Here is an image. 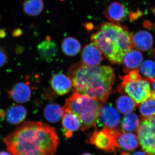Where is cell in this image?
Segmentation results:
<instances>
[{
  "label": "cell",
  "mask_w": 155,
  "mask_h": 155,
  "mask_svg": "<svg viewBox=\"0 0 155 155\" xmlns=\"http://www.w3.org/2000/svg\"><path fill=\"white\" fill-rule=\"evenodd\" d=\"M143 25L145 28H150L151 27V22L148 21V20H146L145 21L143 22Z\"/></svg>",
  "instance_id": "4dcf8cb0"
},
{
  "label": "cell",
  "mask_w": 155,
  "mask_h": 155,
  "mask_svg": "<svg viewBox=\"0 0 155 155\" xmlns=\"http://www.w3.org/2000/svg\"><path fill=\"white\" fill-rule=\"evenodd\" d=\"M120 123L121 116L116 108L110 104L102 105L97 124L111 130H118Z\"/></svg>",
  "instance_id": "ba28073f"
},
{
  "label": "cell",
  "mask_w": 155,
  "mask_h": 155,
  "mask_svg": "<svg viewBox=\"0 0 155 155\" xmlns=\"http://www.w3.org/2000/svg\"><path fill=\"white\" fill-rule=\"evenodd\" d=\"M139 105L140 112L143 118L155 116V98L150 97Z\"/></svg>",
  "instance_id": "cb8c5ba5"
},
{
  "label": "cell",
  "mask_w": 155,
  "mask_h": 155,
  "mask_svg": "<svg viewBox=\"0 0 155 155\" xmlns=\"http://www.w3.org/2000/svg\"><path fill=\"white\" fill-rule=\"evenodd\" d=\"M106 18L114 22H118L124 19L126 16V10L121 3L114 2L109 4L104 11Z\"/></svg>",
  "instance_id": "e0dca14e"
},
{
  "label": "cell",
  "mask_w": 155,
  "mask_h": 155,
  "mask_svg": "<svg viewBox=\"0 0 155 155\" xmlns=\"http://www.w3.org/2000/svg\"><path fill=\"white\" fill-rule=\"evenodd\" d=\"M143 61V56L140 51L137 49L130 50L125 54L123 58L124 71L128 73L131 70L139 69Z\"/></svg>",
  "instance_id": "5bb4252c"
},
{
  "label": "cell",
  "mask_w": 155,
  "mask_h": 155,
  "mask_svg": "<svg viewBox=\"0 0 155 155\" xmlns=\"http://www.w3.org/2000/svg\"><path fill=\"white\" fill-rule=\"evenodd\" d=\"M60 1H64V0H60Z\"/></svg>",
  "instance_id": "e575fe53"
},
{
  "label": "cell",
  "mask_w": 155,
  "mask_h": 155,
  "mask_svg": "<svg viewBox=\"0 0 155 155\" xmlns=\"http://www.w3.org/2000/svg\"><path fill=\"white\" fill-rule=\"evenodd\" d=\"M13 155H54L59 144L55 128L38 121H25L4 139Z\"/></svg>",
  "instance_id": "6da1fadb"
},
{
  "label": "cell",
  "mask_w": 155,
  "mask_h": 155,
  "mask_svg": "<svg viewBox=\"0 0 155 155\" xmlns=\"http://www.w3.org/2000/svg\"><path fill=\"white\" fill-rule=\"evenodd\" d=\"M6 33L5 29H1L0 30V38H4L6 36Z\"/></svg>",
  "instance_id": "1f68e13d"
},
{
  "label": "cell",
  "mask_w": 155,
  "mask_h": 155,
  "mask_svg": "<svg viewBox=\"0 0 155 155\" xmlns=\"http://www.w3.org/2000/svg\"><path fill=\"white\" fill-rule=\"evenodd\" d=\"M119 149L125 151H132L137 148L139 142L137 136L131 132L119 131L117 137Z\"/></svg>",
  "instance_id": "4fadbf2b"
},
{
  "label": "cell",
  "mask_w": 155,
  "mask_h": 155,
  "mask_svg": "<svg viewBox=\"0 0 155 155\" xmlns=\"http://www.w3.org/2000/svg\"><path fill=\"white\" fill-rule=\"evenodd\" d=\"M84 25L86 27L87 29L88 30H92L94 28V27L92 23H86Z\"/></svg>",
  "instance_id": "f546056e"
},
{
  "label": "cell",
  "mask_w": 155,
  "mask_h": 155,
  "mask_svg": "<svg viewBox=\"0 0 155 155\" xmlns=\"http://www.w3.org/2000/svg\"><path fill=\"white\" fill-rule=\"evenodd\" d=\"M67 75L72 81L73 93L101 102L107 100L115 81L114 69L110 66L91 67L82 62L72 65Z\"/></svg>",
  "instance_id": "7a4b0ae2"
},
{
  "label": "cell",
  "mask_w": 155,
  "mask_h": 155,
  "mask_svg": "<svg viewBox=\"0 0 155 155\" xmlns=\"http://www.w3.org/2000/svg\"><path fill=\"white\" fill-rule=\"evenodd\" d=\"M27 115V110L25 107L21 105L14 104L7 109L5 116L9 124L17 125L22 123Z\"/></svg>",
  "instance_id": "7c38bea8"
},
{
  "label": "cell",
  "mask_w": 155,
  "mask_h": 155,
  "mask_svg": "<svg viewBox=\"0 0 155 155\" xmlns=\"http://www.w3.org/2000/svg\"><path fill=\"white\" fill-rule=\"evenodd\" d=\"M120 78L122 81L118 87V92L127 94L137 106L150 97L152 91L150 82L147 78L142 77L139 69L131 70Z\"/></svg>",
  "instance_id": "5b68a950"
},
{
  "label": "cell",
  "mask_w": 155,
  "mask_h": 155,
  "mask_svg": "<svg viewBox=\"0 0 155 155\" xmlns=\"http://www.w3.org/2000/svg\"><path fill=\"white\" fill-rule=\"evenodd\" d=\"M81 45L77 39L72 37L64 39L61 45L63 52L69 56L76 55L80 51Z\"/></svg>",
  "instance_id": "7402d4cb"
},
{
  "label": "cell",
  "mask_w": 155,
  "mask_h": 155,
  "mask_svg": "<svg viewBox=\"0 0 155 155\" xmlns=\"http://www.w3.org/2000/svg\"><path fill=\"white\" fill-rule=\"evenodd\" d=\"M22 8L25 14L31 17H35L43 11L44 3L43 0H24Z\"/></svg>",
  "instance_id": "ffe728a7"
},
{
  "label": "cell",
  "mask_w": 155,
  "mask_h": 155,
  "mask_svg": "<svg viewBox=\"0 0 155 155\" xmlns=\"http://www.w3.org/2000/svg\"><path fill=\"white\" fill-rule=\"evenodd\" d=\"M37 49L41 59L48 63L51 62L58 53V48L54 42L50 38L39 44Z\"/></svg>",
  "instance_id": "2e32d148"
},
{
  "label": "cell",
  "mask_w": 155,
  "mask_h": 155,
  "mask_svg": "<svg viewBox=\"0 0 155 155\" xmlns=\"http://www.w3.org/2000/svg\"><path fill=\"white\" fill-rule=\"evenodd\" d=\"M120 130H113L104 127L102 130H96L87 137V143L94 145L98 149L107 153H113L116 155L119 149L117 137Z\"/></svg>",
  "instance_id": "8992f818"
},
{
  "label": "cell",
  "mask_w": 155,
  "mask_h": 155,
  "mask_svg": "<svg viewBox=\"0 0 155 155\" xmlns=\"http://www.w3.org/2000/svg\"><path fill=\"white\" fill-rule=\"evenodd\" d=\"M132 36L127 26L107 22L100 25L91 40L112 64H121L125 54L134 48Z\"/></svg>",
  "instance_id": "3957f363"
},
{
  "label": "cell",
  "mask_w": 155,
  "mask_h": 155,
  "mask_svg": "<svg viewBox=\"0 0 155 155\" xmlns=\"http://www.w3.org/2000/svg\"><path fill=\"white\" fill-rule=\"evenodd\" d=\"M64 114L63 107L55 103L47 105L44 110L45 118L51 123H56L62 119Z\"/></svg>",
  "instance_id": "d6986e66"
},
{
  "label": "cell",
  "mask_w": 155,
  "mask_h": 155,
  "mask_svg": "<svg viewBox=\"0 0 155 155\" xmlns=\"http://www.w3.org/2000/svg\"><path fill=\"white\" fill-rule=\"evenodd\" d=\"M22 33H23V31L22 29L19 28H16L12 31V35L14 37H17L21 36Z\"/></svg>",
  "instance_id": "f1b7e54d"
},
{
  "label": "cell",
  "mask_w": 155,
  "mask_h": 155,
  "mask_svg": "<svg viewBox=\"0 0 155 155\" xmlns=\"http://www.w3.org/2000/svg\"><path fill=\"white\" fill-rule=\"evenodd\" d=\"M81 58L83 64L91 67L99 66L104 60L102 53L92 43L86 45L84 48Z\"/></svg>",
  "instance_id": "9c48e42d"
},
{
  "label": "cell",
  "mask_w": 155,
  "mask_h": 155,
  "mask_svg": "<svg viewBox=\"0 0 155 155\" xmlns=\"http://www.w3.org/2000/svg\"><path fill=\"white\" fill-rule=\"evenodd\" d=\"M121 155H147L146 153L144 152L141 151H138L135 152L130 153L127 152L126 151L123 152L121 153Z\"/></svg>",
  "instance_id": "83f0119b"
},
{
  "label": "cell",
  "mask_w": 155,
  "mask_h": 155,
  "mask_svg": "<svg viewBox=\"0 0 155 155\" xmlns=\"http://www.w3.org/2000/svg\"><path fill=\"white\" fill-rule=\"evenodd\" d=\"M116 106L120 113L126 114L134 110L137 105L130 97L124 95L117 99Z\"/></svg>",
  "instance_id": "603a6c76"
},
{
  "label": "cell",
  "mask_w": 155,
  "mask_h": 155,
  "mask_svg": "<svg viewBox=\"0 0 155 155\" xmlns=\"http://www.w3.org/2000/svg\"><path fill=\"white\" fill-rule=\"evenodd\" d=\"M64 114L62 118V126L65 130L66 137L70 138L73 132L80 128V120L76 115L72 113H65Z\"/></svg>",
  "instance_id": "ac0fdd59"
},
{
  "label": "cell",
  "mask_w": 155,
  "mask_h": 155,
  "mask_svg": "<svg viewBox=\"0 0 155 155\" xmlns=\"http://www.w3.org/2000/svg\"><path fill=\"white\" fill-rule=\"evenodd\" d=\"M52 88L59 95H64L69 93L72 88V82L69 78L63 73L53 75L51 79Z\"/></svg>",
  "instance_id": "8fae6325"
},
{
  "label": "cell",
  "mask_w": 155,
  "mask_h": 155,
  "mask_svg": "<svg viewBox=\"0 0 155 155\" xmlns=\"http://www.w3.org/2000/svg\"><path fill=\"white\" fill-rule=\"evenodd\" d=\"M81 155H93L91 154L90 153H84L82 154Z\"/></svg>",
  "instance_id": "836d02e7"
},
{
  "label": "cell",
  "mask_w": 155,
  "mask_h": 155,
  "mask_svg": "<svg viewBox=\"0 0 155 155\" xmlns=\"http://www.w3.org/2000/svg\"><path fill=\"white\" fill-rule=\"evenodd\" d=\"M8 60L7 53L5 49L0 47V67L5 66Z\"/></svg>",
  "instance_id": "484cf974"
},
{
  "label": "cell",
  "mask_w": 155,
  "mask_h": 155,
  "mask_svg": "<svg viewBox=\"0 0 155 155\" xmlns=\"http://www.w3.org/2000/svg\"><path fill=\"white\" fill-rule=\"evenodd\" d=\"M137 130L139 143L147 155H155V116L140 118Z\"/></svg>",
  "instance_id": "52a82bcc"
},
{
  "label": "cell",
  "mask_w": 155,
  "mask_h": 155,
  "mask_svg": "<svg viewBox=\"0 0 155 155\" xmlns=\"http://www.w3.org/2000/svg\"><path fill=\"white\" fill-rule=\"evenodd\" d=\"M140 119L135 113L125 114L121 122V127L124 131L136 132L140 123Z\"/></svg>",
  "instance_id": "44dd1931"
},
{
  "label": "cell",
  "mask_w": 155,
  "mask_h": 155,
  "mask_svg": "<svg viewBox=\"0 0 155 155\" xmlns=\"http://www.w3.org/2000/svg\"><path fill=\"white\" fill-rule=\"evenodd\" d=\"M11 99L16 103L27 102L31 97V90L28 83L20 82L16 83L8 91Z\"/></svg>",
  "instance_id": "30bf717a"
},
{
  "label": "cell",
  "mask_w": 155,
  "mask_h": 155,
  "mask_svg": "<svg viewBox=\"0 0 155 155\" xmlns=\"http://www.w3.org/2000/svg\"><path fill=\"white\" fill-rule=\"evenodd\" d=\"M142 74L147 79L154 78L155 63L151 60H146L142 64L140 68Z\"/></svg>",
  "instance_id": "d4e9b609"
},
{
  "label": "cell",
  "mask_w": 155,
  "mask_h": 155,
  "mask_svg": "<svg viewBox=\"0 0 155 155\" xmlns=\"http://www.w3.org/2000/svg\"><path fill=\"white\" fill-rule=\"evenodd\" d=\"M134 47L143 51H147L153 47V39L151 34L147 31H137L132 35Z\"/></svg>",
  "instance_id": "9a60e30c"
},
{
  "label": "cell",
  "mask_w": 155,
  "mask_h": 155,
  "mask_svg": "<svg viewBox=\"0 0 155 155\" xmlns=\"http://www.w3.org/2000/svg\"><path fill=\"white\" fill-rule=\"evenodd\" d=\"M100 101L85 95L74 93L66 100L63 107L64 113H70L78 117L81 130L96 127L102 104Z\"/></svg>",
  "instance_id": "277c9868"
},
{
  "label": "cell",
  "mask_w": 155,
  "mask_h": 155,
  "mask_svg": "<svg viewBox=\"0 0 155 155\" xmlns=\"http://www.w3.org/2000/svg\"><path fill=\"white\" fill-rule=\"evenodd\" d=\"M143 15V13L140 10H138L136 12H130L129 14V17L131 21H134L141 17Z\"/></svg>",
  "instance_id": "4316f807"
},
{
  "label": "cell",
  "mask_w": 155,
  "mask_h": 155,
  "mask_svg": "<svg viewBox=\"0 0 155 155\" xmlns=\"http://www.w3.org/2000/svg\"><path fill=\"white\" fill-rule=\"evenodd\" d=\"M0 19H1V16H0Z\"/></svg>",
  "instance_id": "d590c367"
},
{
  "label": "cell",
  "mask_w": 155,
  "mask_h": 155,
  "mask_svg": "<svg viewBox=\"0 0 155 155\" xmlns=\"http://www.w3.org/2000/svg\"><path fill=\"white\" fill-rule=\"evenodd\" d=\"M0 155H13L11 153L8 152L3 151L0 152Z\"/></svg>",
  "instance_id": "d6a6232c"
}]
</instances>
